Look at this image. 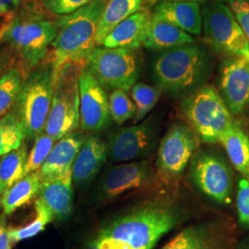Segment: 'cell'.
<instances>
[{
  "mask_svg": "<svg viewBox=\"0 0 249 249\" xmlns=\"http://www.w3.org/2000/svg\"><path fill=\"white\" fill-rule=\"evenodd\" d=\"M111 117L116 124L121 125L136 116L137 108L133 101L123 89H114L109 94Z\"/></svg>",
  "mask_w": 249,
  "mask_h": 249,
  "instance_id": "31",
  "label": "cell"
},
{
  "mask_svg": "<svg viewBox=\"0 0 249 249\" xmlns=\"http://www.w3.org/2000/svg\"><path fill=\"white\" fill-rule=\"evenodd\" d=\"M9 228L6 224L5 214L0 215V249H11L12 243L9 235Z\"/></svg>",
  "mask_w": 249,
  "mask_h": 249,
  "instance_id": "36",
  "label": "cell"
},
{
  "mask_svg": "<svg viewBox=\"0 0 249 249\" xmlns=\"http://www.w3.org/2000/svg\"><path fill=\"white\" fill-rule=\"evenodd\" d=\"M26 138L25 128L14 111L0 117V158L18 149Z\"/></svg>",
  "mask_w": 249,
  "mask_h": 249,
  "instance_id": "26",
  "label": "cell"
},
{
  "mask_svg": "<svg viewBox=\"0 0 249 249\" xmlns=\"http://www.w3.org/2000/svg\"><path fill=\"white\" fill-rule=\"evenodd\" d=\"M108 157L107 143L97 136L86 138L72 166V180L77 187H86L97 177Z\"/></svg>",
  "mask_w": 249,
  "mask_h": 249,
  "instance_id": "17",
  "label": "cell"
},
{
  "mask_svg": "<svg viewBox=\"0 0 249 249\" xmlns=\"http://www.w3.org/2000/svg\"><path fill=\"white\" fill-rule=\"evenodd\" d=\"M27 158L26 143L0 158V182L6 190L24 178Z\"/></svg>",
  "mask_w": 249,
  "mask_h": 249,
  "instance_id": "27",
  "label": "cell"
},
{
  "mask_svg": "<svg viewBox=\"0 0 249 249\" xmlns=\"http://www.w3.org/2000/svg\"><path fill=\"white\" fill-rule=\"evenodd\" d=\"M159 136V124L153 117L119 128L108 138V157L119 163L144 159L156 150Z\"/></svg>",
  "mask_w": 249,
  "mask_h": 249,
  "instance_id": "13",
  "label": "cell"
},
{
  "mask_svg": "<svg viewBox=\"0 0 249 249\" xmlns=\"http://www.w3.org/2000/svg\"><path fill=\"white\" fill-rule=\"evenodd\" d=\"M193 207L178 190H161L118 216L99 232L100 249H152L192 216Z\"/></svg>",
  "mask_w": 249,
  "mask_h": 249,
  "instance_id": "1",
  "label": "cell"
},
{
  "mask_svg": "<svg viewBox=\"0 0 249 249\" xmlns=\"http://www.w3.org/2000/svg\"><path fill=\"white\" fill-rule=\"evenodd\" d=\"M188 167L192 183L204 196L218 204H231L233 175L229 163L221 154L197 150Z\"/></svg>",
  "mask_w": 249,
  "mask_h": 249,
  "instance_id": "11",
  "label": "cell"
},
{
  "mask_svg": "<svg viewBox=\"0 0 249 249\" xmlns=\"http://www.w3.org/2000/svg\"><path fill=\"white\" fill-rule=\"evenodd\" d=\"M108 0H94L72 13L57 17V34L51 45L55 75L64 65H85L96 46L99 22Z\"/></svg>",
  "mask_w": 249,
  "mask_h": 249,
  "instance_id": "3",
  "label": "cell"
},
{
  "mask_svg": "<svg viewBox=\"0 0 249 249\" xmlns=\"http://www.w3.org/2000/svg\"><path fill=\"white\" fill-rule=\"evenodd\" d=\"M235 242V224L220 216L188 225L161 249H234Z\"/></svg>",
  "mask_w": 249,
  "mask_h": 249,
  "instance_id": "14",
  "label": "cell"
},
{
  "mask_svg": "<svg viewBox=\"0 0 249 249\" xmlns=\"http://www.w3.org/2000/svg\"><path fill=\"white\" fill-rule=\"evenodd\" d=\"M22 0H0V16H9L18 9Z\"/></svg>",
  "mask_w": 249,
  "mask_h": 249,
  "instance_id": "37",
  "label": "cell"
},
{
  "mask_svg": "<svg viewBox=\"0 0 249 249\" xmlns=\"http://www.w3.org/2000/svg\"><path fill=\"white\" fill-rule=\"evenodd\" d=\"M46 10L55 16L72 13L94 0H39Z\"/></svg>",
  "mask_w": 249,
  "mask_h": 249,
  "instance_id": "34",
  "label": "cell"
},
{
  "mask_svg": "<svg viewBox=\"0 0 249 249\" xmlns=\"http://www.w3.org/2000/svg\"><path fill=\"white\" fill-rule=\"evenodd\" d=\"M38 199L50 210L53 221L67 220L73 209L72 171L42 181Z\"/></svg>",
  "mask_w": 249,
  "mask_h": 249,
  "instance_id": "19",
  "label": "cell"
},
{
  "mask_svg": "<svg viewBox=\"0 0 249 249\" xmlns=\"http://www.w3.org/2000/svg\"><path fill=\"white\" fill-rule=\"evenodd\" d=\"M181 111L200 142L209 144L220 142L223 134L236 123L219 91L206 84L184 98Z\"/></svg>",
  "mask_w": 249,
  "mask_h": 249,
  "instance_id": "6",
  "label": "cell"
},
{
  "mask_svg": "<svg viewBox=\"0 0 249 249\" xmlns=\"http://www.w3.org/2000/svg\"><path fill=\"white\" fill-rule=\"evenodd\" d=\"M152 13L140 10L125 18L105 38L102 45L138 50L144 45V41L151 23Z\"/></svg>",
  "mask_w": 249,
  "mask_h": 249,
  "instance_id": "21",
  "label": "cell"
},
{
  "mask_svg": "<svg viewBox=\"0 0 249 249\" xmlns=\"http://www.w3.org/2000/svg\"><path fill=\"white\" fill-rule=\"evenodd\" d=\"M220 143H222L234 169L249 181V136L239 124L235 123L223 134Z\"/></svg>",
  "mask_w": 249,
  "mask_h": 249,
  "instance_id": "23",
  "label": "cell"
},
{
  "mask_svg": "<svg viewBox=\"0 0 249 249\" xmlns=\"http://www.w3.org/2000/svg\"><path fill=\"white\" fill-rule=\"evenodd\" d=\"M143 0H108L99 22L96 45H102L107 37L120 22L142 10Z\"/></svg>",
  "mask_w": 249,
  "mask_h": 249,
  "instance_id": "25",
  "label": "cell"
},
{
  "mask_svg": "<svg viewBox=\"0 0 249 249\" xmlns=\"http://www.w3.org/2000/svg\"><path fill=\"white\" fill-rule=\"evenodd\" d=\"M5 191H6V188L2 185V183L0 182V208L2 207V200H3V196L5 194Z\"/></svg>",
  "mask_w": 249,
  "mask_h": 249,
  "instance_id": "41",
  "label": "cell"
},
{
  "mask_svg": "<svg viewBox=\"0 0 249 249\" xmlns=\"http://www.w3.org/2000/svg\"><path fill=\"white\" fill-rule=\"evenodd\" d=\"M23 78L20 71L13 68L0 77V117L10 112L18 98Z\"/></svg>",
  "mask_w": 249,
  "mask_h": 249,
  "instance_id": "30",
  "label": "cell"
},
{
  "mask_svg": "<svg viewBox=\"0 0 249 249\" xmlns=\"http://www.w3.org/2000/svg\"><path fill=\"white\" fill-rule=\"evenodd\" d=\"M192 43H195V39L191 35L152 14L143 46L151 51L162 52Z\"/></svg>",
  "mask_w": 249,
  "mask_h": 249,
  "instance_id": "22",
  "label": "cell"
},
{
  "mask_svg": "<svg viewBox=\"0 0 249 249\" xmlns=\"http://www.w3.org/2000/svg\"><path fill=\"white\" fill-rule=\"evenodd\" d=\"M36 217L31 223L25 225L9 228V235L12 245H16L18 242L32 238L44 231L48 223L53 221V216L50 210L40 199H37L35 203Z\"/></svg>",
  "mask_w": 249,
  "mask_h": 249,
  "instance_id": "28",
  "label": "cell"
},
{
  "mask_svg": "<svg viewBox=\"0 0 249 249\" xmlns=\"http://www.w3.org/2000/svg\"><path fill=\"white\" fill-rule=\"evenodd\" d=\"M162 185L151 161L139 160L120 162L108 168L101 178L97 197L101 200H113L152 186L158 187Z\"/></svg>",
  "mask_w": 249,
  "mask_h": 249,
  "instance_id": "12",
  "label": "cell"
},
{
  "mask_svg": "<svg viewBox=\"0 0 249 249\" xmlns=\"http://www.w3.org/2000/svg\"><path fill=\"white\" fill-rule=\"evenodd\" d=\"M42 179L39 171L27 175L5 191L2 200L3 213L10 215L39 195Z\"/></svg>",
  "mask_w": 249,
  "mask_h": 249,
  "instance_id": "24",
  "label": "cell"
},
{
  "mask_svg": "<svg viewBox=\"0 0 249 249\" xmlns=\"http://www.w3.org/2000/svg\"><path fill=\"white\" fill-rule=\"evenodd\" d=\"M201 13L205 38L217 52L249 60V41L227 5L212 1L205 4Z\"/></svg>",
  "mask_w": 249,
  "mask_h": 249,
  "instance_id": "9",
  "label": "cell"
},
{
  "mask_svg": "<svg viewBox=\"0 0 249 249\" xmlns=\"http://www.w3.org/2000/svg\"><path fill=\"white\" fill-rule=\"evenodd\" d=\"M85 140V135L80 131L68 134L58 140L39 170L42 181L72 171L73 163Z\"/></svg>",
  "mask_w": 249,
  "mask_h": 249,
  "instance_id": "18",
  "label": "cell"
},
{
  "mask_svg": "<svg viewBox=\"0 0 249 249\" xmlns=\"http://www.w3.org/2000/svg\"><path fill=\"white\" fill-rule=\"evenodd\" d=\"M54 81L55 72L52 54H48L23 79L14 105V112L23 124L29 140H36V137L45 131Z\"/></svg>",
  "mask_w": 249,
  "mask_h": 249,
  "instance_id": "5",
  "label": "cell"
},
{
  "mask_svg": "<svg viewBox=\"0 0 249 249\" xmlns=\"http://www.w3.org/2000/svg\"><path fill=\"white\" fill-rule=\"evenodd\" d=\"M157 86L149 85L145 82H136L130 89V94L137 108L136 116L134 117L135 124L142 122L151 113L156 106L161 94Z\"/></svg>",
  "mask_w": 249,
  "mask_h": 249,
  "instance_id": "29",
  "label": "cell"
},
{
  "mask_svg": "<svg viewBox=\"0 0 249 249\" xmlns=\"http://www.w3.org/2000/svg\"><path fill=\"white\" fill-rule=\"evenodd\" d=\"M57 18L35 10L13 15L0 28V40L17 53L26 71H31L50 53L57 34Z\"/></svg>",
  "mask_w": 249,
  "mask_h": 249,
  "instance_id": "4",
  "label": "cell"
},
{
  "mask_svg": "<svg viewBox=\"0 0 249 249\" xmlns=\"http://www.w3.org/2000/svg\"><path fill=\"white\" fill-rule=\"evenodd\" d=\"M83 249H99L98 245L96 244L95 240L91 241L88 243Z\"/></svg>",
  "mask_w": 249,
  "mask_h": 249,
  "instance_id": "40",
  "label": "cell"
},
{
  "mask_svg": "<svg viewBox=\"0 0 249 249\" xmlns=\"http://www.w3.org/2000/svg\"><path fill=\"white\" fill-rule=\"evenodd\" d=\"M200 140L195 131L184 123L172 125L158 145L155 168L163 185L178 181L190 164Z\"/></svg>",
  "mask_w": 249,
  "mask_h": 249,
  "instance_id": "10",
  "label": "cell"
},
{
  "mask_svg": "<svg viewBox=\"0 0 249 249\" xmlns=\"http://www.w3.org/2000/svg\"><path fill=\"white\" fill-rule=\"evenodd\" d=\"M234 249H249V235L241 241Z\"/></svg>",
  "mask_w": 249,
  "mask_h": 249,
  "instance_id": "38",
  "label": "cell"
},
{
  "mask_svg": "<svg viewBox=\"0 0 249 249\" xmlns=\"http://www.w3.org/2000/svg\"><path fill=\"white\" fill-rule=\"evenodd\" d=\"M144 3L146 4H150V5H153V4H156L158 2L160 1H196V2H205L206 0H143Z\"/></svg>",
  "mask_w": 249,
  "mask_h": 249,
  "instance_id": "39",
  "label": "cell"
},
{
  "mask_svg": "<svg viewBox=\"0 0 249 249\" xmlns=\"http://www.w3.org/2000/svg\"><path fill=\"white\" fill-rule=\"evenodd\" d=\"M213 70L211 54L196 43L159 52L151 65V80L170 96H187L202 87Z\"/></svg>",
  "mask_w": 249,
  "mask_h": 249,
  "instance_id": "2",
  "label": "cell"
},
{
  "mask_svg": "<svg viewBox=\"0 0 249 249\" xmlns=\"http://www.w3.org/2000/svg\"><path fill=\"white\" fill-rule=\"evenodd\" d=\"M89 71L106 89L130 90L141 76L136 50L96 45L86 61Z\"/></svg>",
  "mask_w": 249,
  "mask_h": 249,
  "instance_id": "8",
  "label": "cell"
},
{
  "mask_svg": "<svg viewBox=\"0 0 249 249\" xmlns=\"http://www.w3.org/2000/svg\"><path fill=\"white\" fill-rule=\"evenodd\" d=\"M229 4L249 43V0H229Z\"/></svg>",
  "mask_w": 249,
  "mask_h": 249,
  "instance_id": "35",
  "label": "cell"
},
{
  "mask_svg": "<svg viewBox=\"0 0 249 249\" xmlns=\"http://www.w3.org/2000/svg\"><path fill=\"white\" fill-rule=\"evenodd\" d=\"M84 65L68 63L55 75L45 132L56 142L80 127V74Z\"/></svg>",
  "mask_w": 249,
  "mask_h": 249,
  "instance_id": "7",
  "label": "cell"
},
{
  "mask_svg": "<svg viewBox=\"0 0 249 249\" xmlns=\"http://www.w3.org/2000/svg\"><path fill=\"white\" fill-rule=\"evenodd\" d=\"M236 210L239 225L249 229V181L240 175L237 179Z\"/></svg>",
  "mask_w": 249,
  "mask_h": 249,
  "instance_id": "33",
  "label": "cell"
},
{
  "mask_svg": "<svg viewBox=\"0 0 249 249\" xmlns=\"http://www.w3.org/2000/svg\"><path fill=\"white\" fill-rule=\"evenodd\" d=\"M80 127L82 131L97 132L110 123L109 97L106 89L86 65L80 74Z\"/></svg>",
  "mask_w": 249,
  "mask_h": 249,
  "instance_id": "15",
  "label": "cell"
},
{
  "mask_svg": "<svg viewBox=\"0 0 249 249\" xmlns=\"http://www.w3.org/2000/svg\"><path fill=\"white\" fill-rule=\"evenodd\" d=\"M152 14L189 35L199 36L202 32L201 8L196 1H160Z\"/></svg>",
  "mask_w": 249,
  "mask_h": 249,
  "instance_id": "20",
  "label": "cell"
},
{
  "mask_svg": "<svg viewBox=\"0 0 249 249\" xmlns=\"http://www.w3.org/2000/svg\"><path fill=\"white\" fill-rule=\"evenodd\" d=\"M219 93L232 116L249 110V60L229 57L221 69Z\"/></svg>",
  "mask_w": 249,
  "mask_h": 249,
  "instance_id": "16",
  "label": "cell"
},
{
  "mask_svg": "<svg viewBox=\"0 0 249 249\" xmlns=\"http://www.w3.org/2000/svg\"><path fill=\"white\" fill-rule=\"evenodd\" d=\"M55 142L56 141L45 131L36 137L34 146L27 158L24 177L40 170Z\"/></svg>",
  "mask_w": 249,
  "mask_h": 249,
  "instance_id": "32",
  "label": "cell"
}]
</instances>
